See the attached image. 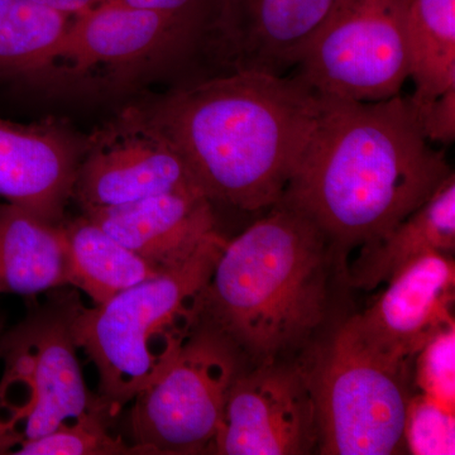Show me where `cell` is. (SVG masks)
Instances as JSON below:
<instances>
[{
	"label": "cell",
	"instance_id": "cell-12",
	"mask_svg": "<svg viewBox=\"0 0 455 455\" xmlns=\"http://www.w3.org/2000/svg\"><path fill=\"white\" fill-rule=\"evenodd\" d=\"M340 0H220L212 40L233 71L296 68Z\"/></svg>",
	"mask_w": 455,
	"mask_h": 455
},
{
	"label": "cell",
	"instance_id": "cell-20",
	"mask_svg": "<svg viewBox=\"0 0 455 455\" xmlns=\"http://www.w3.org/2000/svg\"><path fill=\"white\" fill-rule=\"evenodd\" d=\"M71 20L32 0H0V73L47 70Z\"/></svg>",
	"mask_w": 455,
	"mask_h": 455
},
{
	"label": "cell",
	"instance_id": "cell-2",
	"mask_svg": "<svg viewBox=\"0 0 455 455\" xmlns=\"http://www.w3.org/2000/svg\"><path fill=\"white\" fill-rule=\"evenodd\" d=\"M322 109L298 77L233 71L151 108L204 193L243 212L276 205Z\"/></svg>",
	"mask_w": 455,
	"mask_h": 455
},
{
	"label": "cell",
	"instance_id": "cell-27",
	"mask_svg": "<svg viewBox=\"0 0 455 455\" xmlns=\"http://www.w3.org/2000/svg\"><path fill=\"white\" fill-rule=\"evenodd\" d=\"M5 333H7V328H5V317L2 309H0V350H2V341Z\"/></svg>",
	"mask_w": 455,
	"mask_h": 455
},
{
	"label": "cell",
	"instance_id": "cell-17",
	"mask_svg": "<svg viewBox=\"0 0 455 455\" xmlns=\"http://www.w3.org/2000/svg\"><path fill=\"white\" fill-rule=\"evenodd\" d=\"M68 286L64 223L16 204L0 205V295L35 296Z\"/></svg>",
	"mask_w": 455,
	"mask_h": 455
},
{
	"label": "cell",
	"instance_id": "cell-4",
	"mask_svg": "<svg viewBox=\"0 0 455 455\" xmlns=\"http://www.w3.org/2000/svg\"><path fill=\"white\" fill-rule=\"evenodd\" d=\"M226 242L217 232L184 262L106 304H77L75 343L97 367L98 403L108 420L163 374L196 331L197 300Z\"/></svg>",
	"mask_w": 455,
	"mask_h": 455
},
{
	"label": "cell",
	"instance_id": "cell-5",
	"mask_svg": "<svg viewBox=\"0 0 455 455\" xmlns=\"http://www.w3.org/2000/svg\"><path fill=\"white\" fill-rule=\"evenodd\" d=\"M79 302L75 290H52L44 305L32 307L3 338L0 454H14L62 424L103 412L77 359L73 320Z\"/></svg>",
	"mask_w": 455,
	"mask_h": 455
},
{
	"label": "cell",
	"instance_id": "cell-26",
	"mask_svg": "<svg viewBox=\"0 0 455 455\" xmlns=\"http://www.w3.org/2000/svg\"><path fill=\"white\" fill-rule=\"evenodd\" d=\"M32 2L66 16L75 17L103 0H32Z\"/></svg>",
	"mask_w": 455,
	"mask_h": 455
},
{
	"label": "cell",
	"instance_id": "cell-24",
	"mask_svg": "<svg viewBox=\"0 0 455 455\" xmlns=\"http://www.w3.org/2000/svg\"><path fill=\"white\" fill-rule=\"evenodd\" d=\"M125 4L175 18L203 40L212 37L220 0H119Z\"/></svg>",
	"mask_w": 455,
	"mask_h": 455
},
{
	"label": "cell",
	"instance_id": "cell-18",
	"mask_svg": "<svg viewBox=\"0 0 455 455\" xmlns=\"http://www.w3.org/2000/svg\"><path fill=\"white\" fill-rule=\"evenodd\" d=\"M64 229L68 286L83 290L95 305L161 272L85 214L64 224Z\"/></svg>",
	"mask_w": 455,
	"mask_h": 455
},
{
	"label": "cell",
	"instance_id": "cell-16",
	"mask_svg": "<svg viewBox=\"0 0 455 455\" xmlns=\"http://www.w3.org/2000/svg\"><path fill=\"white\" fill-rule=\"evenodd\" d=\"M455 248L454 172L409 217L376 241L362 245L357 259L346 268L355 289L372 291L410 262L431 252Z\"/></svg>",
	"mask_w": 455,
	"mask_h": 455
},
{
	"label": "cell",
	"instance_id": "cell-19",
	"mask_svg": "<svg viewBox=\"0 0 455 455\" xmlns=\"http://www.w3.org/2000/svg\"><path fill=\"white\" fill-rule=\"evenodd\" d=\"M406 37L410 99L420 108L455 85V0H410Z\"/></svg>",
	"mask_w": 455,
	"mask_h": 455
},
{
	"label": "cell",
	"instance_id": "cell-23",
	"mask_svg": "<svg viewBox=\"0 0 455 455\" xmlns=\"http://www.w3.org/2000/svg\"><path fill=\"white\" fill-rule=\"evenodd\" d=\"M415 359L416 385L421 394L454 409L455 326L434 337Z\"/></svg>",
	"mask_w": 455,
	"mask_h": 455
},
{
	"label": "cell",
	"instance_id": "cell-6",
	"mask_svg": "<svg viewBox=\"0 0 455 455\" xmlns=\"http://www.w3.org/2000/svg\"><path fill=\"white\" fill-rule=\"evenodd\" d=\"M301 371L313 397L320 454L392 455L406 449L407 366L374 352L349 317L317 347L310 370Z\"/></svg>",
	"mask_w": 455,
	"mask_h": 455
},
{
	"label": "cell",
	"instance_id": "cell-1",
	"mask_svg": "<svg viewBox=\"0 0 455 455\" xmlns=\"http://www.w3.org/2000/svg\"><path fill=\"white\" fill-rule=\"evenodd\" d=\"M322 97V109L280 203L300 212L334 252L383 235L453 173L424 136L411 99Z\"/></svg>",
	"mask_w": 455,
	"mask_h": 455
},
{
	"label": "cell",
	"instance_id": "cell-15",
	"mask_svg": "<svg viewBox=\"0 0 455 455\" xmlns=\"http://www.w3.org/2000/svg\"><path fill=\"white\" fill-rule=\"evenodd\" d=\"M84 214L158 271L184 262L218 232L212 202L202 188Z\"/></svg>",
	"mask_w": 455,
	"mask_h": 455
},
{
	"label": "cell",
	"instance_id": "cell-11",
	"mask_svg": "<svg viewBox=\"0 0 455 455\" xmlns=\"http://www.w3.org/2000/svg\"><path fill=\"white\" fill-rule=\"evenodd\" d=\"M385 284L363 313L349 319L374 352L409 367L434 337L454 326V259L448 253L424 254Z\"/></svg>",
	"mask_w": 455,
	"mask_h": 455
},
{
	"label": "cell",
	"instance_id": "cell-22",
	"mask_svg": "<svg viewBox=\"0 0 455 455\" xmlns=\"http://www.w3.org/2000/svg\"><path fill=\"white\" fill-rule=\"evenodd\" d=\"M454 409L424 394L410 398L405 423V445L410 453L454 454Z\"/></svg>",
	"mask_w": 455,
	"mask_h": 455
},
{
	"label": "cell",
	"instance_id": "cell-10",
	"mask_svg": "<svg viewBox=\"0 0 455 455\" xmlns=\"http://www.w3.org/2000/svg\"><path fill=\"white\" fill-rule=\"evenodd\" d=\"M313 397L301 368L276 363L239 372L212 453L299 455L316 445Z\"/></svg>",
	"mask_w": 455,
	"mask_h": 455
},
{
	"label": "cell",
	"instance_id": "cell-3",
	"mask_svg": "<svg viewBox=\"0 0 455 455\" xmlns=\"http://www.w3.org/2000/svg\"><path fill=\"white\" fill-rule=\"evenodd\" d=\"M334 253L313 221L278 202L224 244L197 300L196 328L254 366L276 363L324 322Z\"/></svg>",
	"mask_w": 455,
	"mask_h": 455
},
{
	"label": "cell",
	"instance_id": "cell-14",
	"mask_svg": "<svg viewBox=\"0 0 455 455\" xmlns=\"http://www.w3.org/2000/svg\"><path fill=\"white\" fill-rule=\"evenodd\" d=\"M85 143L53 121L22 125L0 119V196L64 223Z\"/></svg>",
	"mask_w": 455,
	"mask_h": 455
},
{
	"label": "cell",
	"instance_id": "cell-7",
	"mask_svg": "<svg viewBox=\"0 0 455 455\" xmlns=\"http://www.w3.org/2000/svg\"><path fill=\"white\" fill-rule=\"evenodd\" d=\"M239 362L220 335L196 328L172 363L134 397L133 445L142 454L211 451Z\"/></svg>",
	"mask_w": 455,
	"mask_h": 455
},
{
	"label": "cell",
	"instance_id": "cell-9",
	"mask_svg": "<svg viewBox=\"0 0 455 455\" xmlns=\"http://www.w3.org/2000/svg\"><path fill=\"white\" fill-rule=\"evenodd\" d=\"M190 188L202 187L151 108H133L86 140L73 197L88 212Z\"/></svg>",
	"mask_w": 455,
	"mask_h": 455
},
{
	"label": "cell",
	"instance_id": "cell-21",
	"mask_svg": "<svg viewBox=\"0 0 455 455\" xmlns=\"http://www.w3.org/2000/svg\"><path fill=\"white\" fill-rule=\"evenodd\" d=\"M103 412L92 411L62 424L41 438L20 445L18 455H124L142 454L136 445H128L107 427Z\"/></svg>",
	"mask_w": 455,
	"mask_h": 455
},
{
	"label": "cell",
	"instance_id": "cell-25",
	"mask_svg": "<svg viewBox=\"0 0 455 455\" xmlns=\"http://www.w3.org/2000/svg\"><path fill=\"white\" fill-rule=\"evenodd\" d=\"M424 136L429 142L451 145L455 140V85L427 106L415 108Z\"/></svg>",
	"mask_w": 455,
	"mask_h": 455
},
{
	"label": "cell",
	"instance_id": "cell-13",
	"mask_svg": "<svg viewBox=\"0 0 455 455\" xmlns=\"http://www.w3.org/2000/svg\"><path fill=\"white\" fill-rule=\"evenodd\" d=\"M202 40L175 18L103 0L73 17L49 68L60 61L75 73L97 66L125 68L179 55Z\"/></svg>",
	"mask_w": 455,
	"mask_h": 455
},
{
	"label": "cell",
	"instance_id": "cell-8",
	"mask_svg": "<svg viewBox=\"0 0 455 455\" xmlns=\"http://www.w3.org/2000/svg\"><path fill=\"white\" fill-rule=\"evenodd\" d=\"M410 0H340L302 57L298 77L319 95L379 101L409 77Z\"/></svg>",
	"mask_w": 455,
	"mask_h": 455
}]
</instances>
